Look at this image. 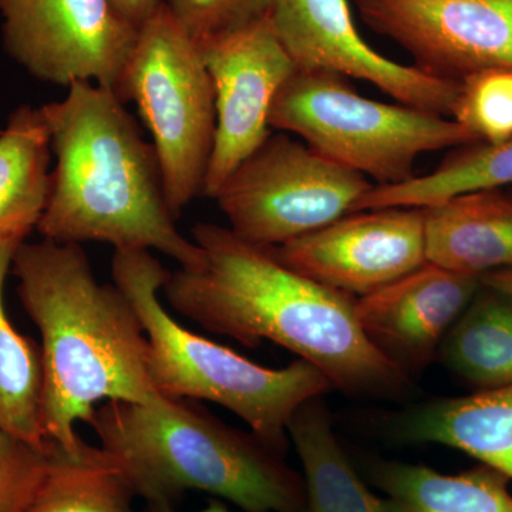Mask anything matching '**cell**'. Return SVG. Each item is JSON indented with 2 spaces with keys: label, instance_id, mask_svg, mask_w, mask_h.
Listing matches in <instances>:
<instances>
[{
  "label": "cell",
  "instance_id": "6da1fadb",
  "mask_svg": "<svg viewBox=\"0 0 512 512\" xmlns=\"http://www.w3.org/2000/svg\"><path fill=\"white\" fill-rule=\"evenodd\" d=\"M192 241L204 265L170 272L161 289L175 312L247 348L268 340L288 349L350 396L397 399L409 392L410 377L360 328L355 298L293 271L272 248L221 225L200 222Z\"/></svg>",
  "mask_w": 512,
  "mask_h": 512
},
{
  "label": "cell",
  "instance_id": "7a4b0ae2",
  "mask_svg": "<svg viewBox=\"0 0 512 512\" xmlns=\"http://www.w3.org/2000/svg\"><path fill=\"white\" fill-rule=\"evenodd\" d=\"M12 274L42 338L43 434L76 453L84 441L76 423L89 424L97 404L157 396L143 323L119 286L97 281L82 245L23 241Z\"/></svg>",
  "mask_w": 512,
  "mask_h": 512
},
{
  "label": "cell",
  "instance_id": "3957f363",
  "mask_svg": "<svg viewBox=\"0 0 512 512\" xmlns=\"http://www.w3.org/2000/svg\"><path fill=\"white\" fill-rule=\"evenodd\" d=\"M124 101L106 87L74 82L42 109L56 167L37 232L60 244L104 242L170 256L183 269L204 265L168 207L153 143Z\"/></svg>",
  "mask_w": 512,
  "mask_h": 512
},
{
  "label": "cell",
  "instance_id": "277c9868",
  "mask_svg": "<svg viewBox=\"0 0 512 512\" xmlns=\"http://www.w3.org/2000/svg\"><path fill=\"white\" fill-rule=\"evenodd\" d=\"M89 426L147 504L201 491L245 512H308L305 481L285 454L197 400L158 393L146 403L107 402Z\"/></svg>",
  "mask_w": 512,
  "mask_h": 512
},
{
  "label": "cell",
  "instance_id": "5b68a950",
  "mask_svg": "<svg viewBox=\"0 0 512 512\" xmlns=\"http://www.w3.org/2000/svg\"><path fill=\"white\" fill-rule=\"evenodd\" d=\"M111 275L143 323L154 390L174 399L220 404L286 456L293 413L306 400L332 392L328 377L303 359L269 369L185 329L158 298L170 271L151 251H114Z\"/></svg>",
  "mask_w": 512,
  "mask_h": 512
},
{
  "label": "cell",
  "instance_id": "8992f818",
  "mask_svg": "<svg viewBox=\"0 0 512 512\" xmlns=\"http://www.w3.org/2000/svg\"><path fill=\"white\" fill-rule=\"evenodd\" d=\"M272 130L293 134L329 160L376 181L404 183L421 154L477 138L450 117L367 99L339 74L296 70L269 114Z\"/></svg>",
  "mask_w": 512,
  "mask_h": 512
},
{
  "label": "cell",
  "instance_id": "52a82bcc",
  "mask_svg": "<svg viewBox=\"0 0 512 512\" xmlns=\"http://www.w3.org/2000/svg\"><path fill=\"white\" fill-rule=\"evenodd\" d=\"M120 97L136 103L153 137L168 207L178 220L204 190L217 110L200 46L163 5L138 30Z\"/></svg>",
  "mask_w": 512,
  "mask_h": 512
},
{
  "label": "cell",
  "instance_id": "ba28073f",
  "mask_svg": "<svg viewBox=\"0 0 512 512\" xmlns=\"http://www.w3.org/2000/svg\"><path fill=\"white\" fill-rule=\"evenodd\" d=\"M372 185L281 131L232 171L214 200L235 235L275 248L350 214Z\"/></svg>",
  "mask_w": 512,
  "mask_h": 512
},
{
  "label": "cell",
  "instance_id": "9c48e42d",
  "mask_svg": "<svg viewBox=\"0 0 512 512\" xmlns=\"http://www.w3.org/2000/svg\"><path fill=\"white\" fill-rule=\"evenodd\" d=\"M0 18L3 49L39 82L121 96L140 28L114 0H0Z\"/></svg>",
  "mask_w": 512,
  "mask_h": 512
},
{
  "label": "cell",
  "instance_id": "30bf717a",
  "mask_svg": "<svg viewBox=\"0 0 512 512\" xmlns=\"http://www.w3.org/2000/svg\"><path fill=\"white\" fill-rule=\"evenodd\" d=\"M197 43L214 86L217 110L202 195L215 198L232 171L271 136L272 104L296 67L269 15Z\"/></svg>",
  "mask_w": 512,
  "mask_h": 512
},
{
  "label": "cell",
  "instance_id": "8fae6325",
  "mask_svg": "<svg viewBox=\"0 0 512 512\" xmlns=\"http://www.w3.org/2000/svg\"><path fill=\"white\" fill-rule=\"evenodd\" d=\"M363 22L450 82L512 67V0H353Z\"/></svg>",
  "mask_w": 512,
  "mask_h": 512
},
{
  "label": "cell",
  "instance_id": "7c38bea8",
  "mask_svg": "<svg viewBox=\"0 0 512 512\" xmlns=\"http://www.w3.org/2000/svg\"><path fill=\"white\" fill-rule=\"evenodd\" d=\"M268 15L296 70L365 80L404 106L451 119L460 83L380 55L360 36L348 0H271Z\"/></svg>",
  "mask_w": 512,
  "mask_h": 512
},
{
  "label": "cell",
  "instance_id": "4fadbf2b",
  "mask_svg": "<svg viewBox=\"0 0 512 512\" xmlns=\"http://www.w3.org/2000/svg\"><path fill=\"white\" fill-rule=\"evenodd\" d=\"M272 251L279 261L312 281L350 298H363L426 264L424 211L350 212Z\"/></svg>",
  "mask_w": 512,
  "mask_h": 512
},
{
  "label": "cell",
  "instance_id": "5bb4252c",
  "mask_svg": "<svg viewBox=\"0 0 512 512\" xmlns=\"http://www.w3.org/2000/svg\"><path fill=\"white\" fill-rule=\"evenodd\" d=\"M478 276L430 262L375 293L356 299L360 328L407 376L437 360L441 342L480 291Z\"/></svg>",
  "mask_w": 512,
  "mask_h": 512
},
{
  "label": "cell",
  "instance_id": "9a60e30c",
  "mask_svg": "<svg viewBox=\"0 0 512 512\" xmlns=\"http://www.w3.org/2000/svg\"><path fill=\"white\" fill-rule=\"evenodd\" d=\"M390 426L403 443L457 448L512 480V383L417 404Z\"/></svg>",
  "mask_w": 512,
  "mask_h": 512
},
{
  "label": "cell",
  "instance_id": "2e32d148",
  "mask_svg": "<svg viewBox=\"0 0 512 512\" xmlns=\"http://www.w3.org/2000/svg\"><path fill=\"white\" fill-rule=\"evenodd\" d=\"M423 211L430 264L478 278L512 268V194L470 192Z\"/></svg>",
  "mask_w": 512,
  "mask_h": 512
},
{
  "label": "cell",
  "instance_id": "e0dca14e",
  "mask_svg": "<svg viewBox=\"0 0 512 512\" xmlns=\"http://www.w3.org/2000/svg\"><path fill=\"white\" fill-rule=\"evenodd\" d=\"M303 468L308 512H403L366 487L333 431L323 396L306 400L288 424Z\"/></svg>",
  "mask_w": 512,
  "mask_h": 512
},
{
  "label": "cell",
  "instance_id": "ac0fdd59",
  "mask_svg": "<svg viewBox=\"0 0 512 512\" xmlns=\"http://www.w3.org/2000/svg\"><path fill=\"white\" fill-rule=\"evenodd\" d=\"M50 134L42 109L28 104L0 131V239L28 238L50 191Z\"/></svg>",
  "mask_w": 512,
  "mask_h": 512
},
{
  "label": "cell",
  "instance_id": "d6986e66",
  "mask_svg": "<svg viewBox=\"0 0 512 512\" xmlns=\"http://www.w3.org/2000/svg\"><path fill=\"white\" fill-rule=\"evenodd\" d=\"M367 476L403 512H512L510 480L484 464L441 474L423 464L370 460Z\"/></svg>",
  "mask_w": 512,
  "mask_h": 512
},
{
  "label": "cell",
  "instance_id": "ffe728a7",
  "mask_svg": "<svg viewBox=\"0 0 512 512\" xmlns=\"http://www.w3.org/2000/svg\"><path fill=\"white\" fill-rule=\"evenodd\" d=\"M512 185V137L498 143L473 141L456 147L430 174L404 183L372 185L352 212L377 208L436 207L458 195Z\"/></svg>",
  "mask_w": 512,
  "mask_h": 512
},
{
  "label": "cell",
  "instance_id": "44dd1931",
  "mask_svg": "<svg viewBox=\"0 0 512 512\" xmlns=\"http://www.w3.org/2000/svg\"><path fill=\"white\" fill-rule=\"evenodd\" d=\"M437 360L478 390L512 383V296L481 285L441 342Z\"/></svg>",
  "mask_w": 512,
  "mask_h": 512
},
{
  "label": "cell",
  "instance_id": "7402d4cb",
  "mask_svg": "<svg viewBox=\"0 0 512 512\" xmlns=\"http://www.w3.org/2000/svg\"><path fill=\"white\" fill-rule=\"evenodd\" d=\"M133 485L104 448L83 441L76 453L49 443V466L25 512H137Z\"/></svg>",
  "mask_w": 512,
  "mask_h": 512
},
{
  "label": "cell",
  "instance_id": "603a6c76",
  "mask_svg": "<svg viewBox=\"0 0 512 512\" xmlns=\"http://www.w3.org/2000/svg\"><path fill=\"white\" fill-rule=\"evenodd\" d=\"M26 238L0 239V430L46 450L42 429V350L13 326L5 308V284Z\"/></svg>",
  "mask_w": 512,
  "mask_h": 512
},
{
  "label": "cell",
  "instance_id": "cb8c5ba5",
  "mask_svg": "<svg viewBox=\"0 0 512 512\" xmlns=\"http://www.w3.org/2000/svg\"><path fill=\"white\" fill-rule=\"evenodd\" d=\"M451 119L477 140L498 143L512 137V67L490 69L460 83Z\"/></svg>",
  "mask_w": 512,
  "mask_h": 512
},
{
  "label": "cell",
  "instance_id": "d4e9b609",
  "mask_svg": "<svg viewBox=\"0 0 512 512\" xmlns=\"http://www.w3.org/2000/svg\"><path fill=\"white\" fill-rule=\"evenodd\" d=\"M195 42L224 35L264 18L271 0H163Z\"/></svg>",
  "mask_w": 512,
  "mask_h": 512
},
{
  "label": "cell",
  "instance_id": "484cf974",
  "mask_svg": "<svg viewBox=\"0 0 512 512\" xmlns=\"http://www.w3.org/2000/svg\"><path fill=\"white\" fill-rule=\"evenodd\" d=\"M49 466V447L0 430V512H25Z\"/></svg>",
  "mask_w": 512,
  "mask_h": 512
},
{
  "label": "cell",
  "instance_id": "4316f807",
  "mask_svg": "<svg viewBox=\"0 0 512 512\" xmlns=\"http://www.w3.org/2000/svg\"><path fill=\"white\" fill-rule=\"evenodd\" d=\"M114 3L130 22L140 28L163 5V0H114Z\"/></svg>",
  "mask_w": 512,
  "mask_h": 512
},
{
  "label": "cell",
  "instance_id": "83f0119b",
  "mask_svg": "<svg viewBox=\"0 0 512 512\" xmlns=\"http://www.w3.org/2000/svg\"><path fill=\"white\" fill-rule=\"evenodd\" d=\"M480 281L481 285L487 286V288L512 296V268L488 272V274L480 276Z\"/></svg>",
  "mask_w": 512,
  "mask_h": 512
},
{
  "label": "cell",
  "instance_id": "f1b7e54d",
  "mask_svg": "<svg viewBox=\"0 0 512 512\" xmlns=\"http://www.w3.org/2000/svg\"><path fill=\"white\" fill-rule=\"evenodd\" d=\"M144 512H178L175 510V505L170 504H147L146 510ZM198 512H231L228 510L227 505L222 503L221 500H211L208 503L207 507L202 508L201 511Z\"/></svg>",
  "mask_w": 512,
  "mask_h": 512
}]
</instances>
